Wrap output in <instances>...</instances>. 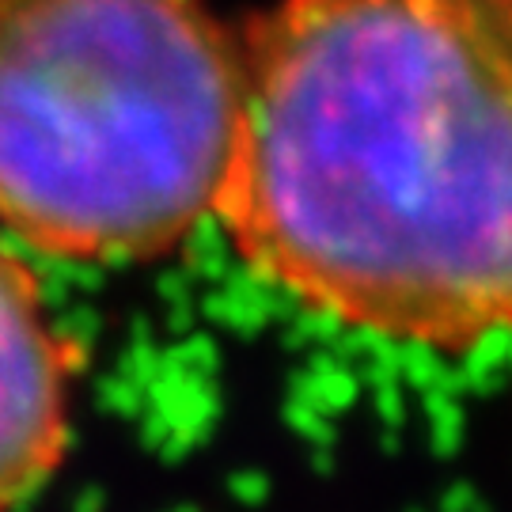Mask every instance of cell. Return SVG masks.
<instances>
[{
	"label": "cell",
	"mask_w": 512,
	"mask_h": 512,
	"mask_svg": "<svg viewBox=\"0 0 512 512\" xmlns=\"http://www.w3.org/2000/svg\"><path fill=\"white\" fill-rule=\"evenodd\" d=\"M76 346L54 327L31 266L0 239V512L57 475L69 448Z\"/></svg>",
	"instance_id": "3"
},
{
	"label": "cell",
	"mask_w": 512,
	"mask_h": 512,
	"mask_svg": "<svg viewBox=\"0 0 512 512\" xmlns=\"http://www.w3.org/2000/svg\"><path fill=\"white\" fill-rule=\"evenodd\" d=\"M239 57L236 255L384 338L512 330V0H270Z\"/></svg>",
	"instance_id": "1"
},
{
	"label": "cell",
	"mask_w": 512,
	"mask_h": 512,
	"mask_svg": "<svg viewBox=\"0 0 512 512\" xmlns=\"http://www.w3.org/2000/svg\"><path fill=\"white\" fill-rule=\"evenodd\" d=\"M239 92L202 0H0V228L65 262L171 255L217 213Z\"/></svg>",
	"instance_id": "2"
}]
</instances>
